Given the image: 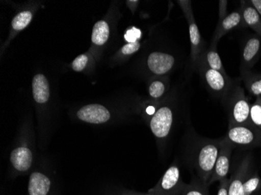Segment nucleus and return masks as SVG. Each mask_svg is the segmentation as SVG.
<instances>
[{
  "label": "nucleus",
  "instance_id": "f8f14e48",
  "mask_svg": "<svg viewBox=\"0 0 261 195\" xmlns=\"http://www.w3.org/2000/svg\"><path fill=\"white\" fill-rule=\"evenodd\" d=\"M243 20L242 10H236L228 14L222 20L218 22L214 36H213L211 45H217L218 41L231 31L239 27H246Z\"/></svg>",
  "mask_w": 261,
  "mask_h": 195
},
{
  "label": "nucleus",
  "instance_id": "4be33fe9",
  "mask_svg": "<svg viewBox=\"0 0 261 195\" xmlns=\"http://www.w3.org/2000/svg\"><path fill=\"white\" fill-rule=\"evenodd\" d=\"M32 18V14L30 11L21 12L14 17L12 21V27L16 31L23 30L30 23Z\"/></svg>",
  "mask_w": 261,
  "mask_h": 195
},
{
  "label": "nucleus",
  "instance_id": "0eeeda50",
  "mask_svg": "<svg viewBox=\"0 0 261 195\" xmlns=\"http://www.w3.org/2000/svg\"><path fill=\"white\" fill-rule=\"evenodd\" d=\"M174 124V111L168 105L160 107L149 120V128L158 140L168 138Z\"/></svg>",
  "mask_w": 261,
  "mask_h": 195
},
{
  "label": "nucleus",
  "instance_id": "a211bd4d",
  "mask_svg": "<svg viewBox=\"0 0 261 195\" xmlns=\"http://www.w3.org/2000/svg\"><path fill=\"white\" fill-rule=\"evenodd\" d=\"M203 62L210 68L220 72L223 75L228 77L224 66L221 62V57L217 51V45H211L209 48L203 51L199 59V62Z\"/></svg>",
  "mask_w": 261,
  "mask_h": 195
},
{
  "label": "nucleus",
  "instance_id": "a878e982",
  "mask_svg": "<svg viewBox=\"0 0 261 195\" xmlns=\"http://www.w3.org/2000/svg\"><path fill=\"white\" fill-rule=\"evenodd\" d=\"M88 60H89V58H88L87 55H84V54L79 55V57L74 60V62H73V70L77 72H80L84 70L85 67L87 65Z\"/></svg>",
  "mask_w": 261,
  "mask_h": 195
},
{
  "label": "nucleus",
  "instance_id": "6ab92c4d",
  "mask_svg": "<svg viewBox=\"0 0 261 195\" xmlns=\"http://www.w3.org/2000/svg\"><path fill=\"white\" fill-rule=\"evenodd\" d=\"M242 78L250 95L261 96V74H253L251 70H241Z\"/></svg>",
  "mask_w": 261,
  "mask_h": 195
},
{
  "label": "nucleus",
  "instance_id": "aec40b11",
  "mask_svg": "<svg viewBox=\"0 0 261 195\" xmlns=\"http://www.w3.org/2000/svg\"><path fill=\"white\" fill-rule=\"evenodd\" d=\"M110 35V27L104 20H100L94 25L92 41L95 45H102L108 42Z\"/></svg>",
  "mask_w": 261,
  "mask_h": 195
},
{
  "label": "nucleus",
  "instance_id": "dca6fc26",
  "mask_svg": "<svg viewBox=\"0 0 261 195\" xmlns=\"http://www.w3.org/2000/svg\"><path fill=\"white\" fill-rule=\"evenodd\" d=\"M241 10L246 27L253 29L261 37V17L250 1L244 2Z\"/></svg>",
  "mask_w": 261,
  "mask_h": 195
},
{
  "label": "nucleus",
  "instance_id": "6e6552de",
  "mask_svg": "<svg viewBox=\"0 0 261 195\" xmlns=\"http://www.w3.org/2000/svg\"><path fill=\"white\" fill-rule=\"evenodd\" d=\"M232 147V145L225 137L224 139H221L219 153H218L212 176L208 182V185L210 186L216 181L220 182L228 177Z\"/></svg>",
  "mask_w": 261,
  "mask_h": 195
},
{
  "label": "nucleus",
  "instance_id": "cd10ccee",
  "mask_svg": "<svg viewBox=\"0 0 261 195\" xmlns=\"http://www.w3.org/2000/svg\"><path fill=\"white\" fill-rule=\"evenodd\" d=\"M141 32L139 29H133L132 30L128 31L125 35L126 40L129 42H136L140 37Z\"/></svg>",
  "mask_w": 261,
  "mask_h": 195
},
{
  "label": "nucleus",
  "instance_id": "9b49d317",
  "mask_svg": "<svg viewBox=\"0 0 261 195\" xmlns=\"http://www.w3.org/2000/svg\"><path fill=\"white\" fill-rule=\"evenodd\" d=\"M261 53V39L253 35L248 38L242 49L241 70H250L255 65Z\"/></svg>",
  "mask_w": 261,
  "mask_h": 195
},
{
  "label": "nucleus",
  "instance_id": "9d476101",
  "mask_svg": "<svg viewBox=\"0 0 261 195\" xmlns=\"http://www.w3.org/2000/svg\"><path fill=\"white\" fill-rule=\"evenodd\" d=\"M76 115L81 121L92 124H105L111 118V112L99 104L85 105L77 111Z\"/></svg>",
  "mask_w": 261,
  "mask_h": 195
},
{
  "label": "nucleus",
  "instance_id": "c85d7f7f",
  "mask_svg": "<svg viewBox=\"0 0 261 195\" xmlns=\"http://www.w3.org/2000/svg\"><path fill=\"white\" fill-rule=\"evenodd\" d=\"M227 6H228V1H219L218 2V7H219V10H218V16H219V19H218V22L222 20L224 17L228 15L227 14Z\"/></svg>",
  "mask_w": 261,
  "mask_h": 195
},
{
  "label": "nucleus",
  "instance_id": "39448f33",
  "mask_svg": "<svg viewBox=\"0 0 261 195\" xmlns=\"http://www.w3.org/2000/svg\"><path fill=\"white\" fill-rule=\"evenodd\" d=\"M225 138L232 146L256 147L261 145V130L251 123L230 126Z\"/></svg>",
  "mask_w": 261,
  "mask_h": 195
},
{
  "label": "nucleus",
  "instance_id": "423d86ee",
  "mask_svg": "<svg viewBox=\"0 0 261 195\" xmlns=\"http://www.w3.org/2000/svg\"><path fill=\"white\" fill-rule=\"evenodd\" d=\"M181 173L177 165H172L166 170L162 178L148 193L152 195H181L185 186Z\"/></svg>",
  "mask_w": 261,
  "mask_h": 195
},
{
  "label": "nucleus",
  "instance_id": "f3484780",
  "mask_svg": "<svg viewBox=\"0 0 261 195\" xmlns=\"http://www.w3.org/2000/svg\"><path fill=\"white\" fill-rule=\"evenodd\" d=\"M32 92L35 102L43 104L49 100V82L42 74H37L32 80Z\"/></svg>",
  "mask_w": 261,
  "mask_h": 195
},
{
  "label": "nucleus",
  "instance_id": "ddd939ff",
  "mask_svg": "<svg viewBox=\"0 0 261 195\" xmlns=\"http://www.w3.org/2000/svg\"><path fill=\"white\" fill-rule=\"evenodd\" d=\"M33 159V152L25 145L17 146L10 153V163L17 174L29 172L32 168Z\"/></svg>",
  "mask_w": 261,
  "mask_h": 195
},
{
  "label": "nucleus",
  "instance_id": "bb28decb",
  "mask_svg": "<svg viewBox=\"0 0 261 195\" xmlns=\"http://www.w3.org/2000/svg\"><path fill=\"white\" fill-rule=\"evenodd\" d=\"M139 48H140V43H139V41L137 40L134 42H128L121 48V53L125 55H130L139 51Z\"/></svg>",
  "mask_w": 261,
  "mask_h": 195
},
{
  "label": "nucleus",
  "instance_id": "473e14b6",
  "mask_svg": "<svg viewBox=\"0 0 261 195\" xmlns=\"http://www.w3.org/2000/svg\"><path fill=\"white\" fill-rule=\"evenodd\" d=\"M117 195H121V194H120V193H118V194H117Z\"/></svg>",
  "mask_w": 261,
  "mask_h": 195
},
{
  "label": "nucleus",
  "instance_id": "f03ea898",
  "mask_svg": "<svg viewBox=\"0 0 261 195\" xmlns=\"http://www.w3.org/2000/svg\"><path fill=\"white\" fill-rule=\"evenodd\" d=\"M222 101L228 113V127L250 123L251 105L246 99L244 90L240 85L233 83Z\"/></svg>",
  "mask_w": 261,
  "mask_h": 195
},
{
  "label": "nucleus",
  "instance_id": "1a4fd4ad",
  "mask_svg": "<svg viewBox=\"0 0 261 195\" xmlns=\"http://www.w3.org/2000/svg\"><path fill=\"white\" fill-rule=\"evenodd\" d=\"M27 195H59V190L48 174L34 171L29 177Z\"/></svg>",
  "mask_w": 261,
  "mask_h": 195
},
{
  "label": "nucleus",
  "instance_id": "b1692460",
  "mask_svg": "<svg viewBox=\"0 0 261 195\" xmlns=\"http://www.w3.org/2000/svg\"><path fill=\"white\" fill-rule=\"evenodd\" d=\"M261 180L257 174H255L252 176H248L243 184V190L244 195H252L259 189L260 186Z\"/></svg>",
  "mask_w": 261,
  "mask_h": 195
},
{
  "label": "nucleus",
  "instance_id": "c756f323",
  "mask_svg": "<svg viewBox=\"0 0 261 195\" xmlns=\"http://www.w3.org/2000/svg\"><path fill=\"white\" fill-rule=\"evenodd\" d=\"M228 186H229V179L228 177L221 180L218 195H228Z\"/></svg>",
  "mask_w": 261,
  "mask_h": 195
},
{
  "label": "nucleus",
  "instance_id": "7ed1b4c3",
  "mask_svg": "<svg viewBox=\"0 0 261 195\" xmlns=\"http://www.w3.org/2000/svg\"><path fill=\"white\" fill-rule=\"evenodd\" d=\"M178 4L182 9L189 25V39L191 44L192 67L194 70H197L199 59L205 50L204 42L201 37L199 27L195 20L191 1H178Z\"/></svg>",
  "mask_w": 261,
  "mask_h": 195
},
{
  "label": "nucleus",
  "instance_id": "5701e85b",
  "mask_svg": "<svg viewBox=\"0 0 261 195\" xmlns=\"http://www.w3.org/2000/svg\"><path fill=\"white\" fill-rule=\"evenodd\" d=\"M250 123L261 130V96L256 97L254 103L250 108Z\"/></svg>",
  "mask_w": 261,
  "mask_h": 195
},
{
  "label": "nucleus",
  "instance_id": "2eb2a0df",
  "mask_svg": "<svg viewBox=\"0 0 261 195\" xmlns=\"http://www.w3.org/2000/svg\"><path fill=\"white\" fill-rule=\"evenodd\" d=\"M175 60L173 55L164 52H155L148 57L149 70L156 75L168 74L174 67Z\"/></svg>",
  "mask_w": 261,
  "mask_h": 195
},
{
  "label": "nucleus",
  "instance_id": "2f4dec72",
  "mask_svg": "<svg viewBox=\"0 0 261 195\" xmlns=\"http://www.w3.org/2000/svg\"><path fill=\"white\" fill-rule=\"evenodd\" d=\"M250 3L261 17V0H251Z\"/></svg>",
  "mask_w": 261,
  "mask_h": 195
},
{
  "label": "nucleus",
  "instance_id": "7c9ffc66",
  "mask_svg": "<svg viewBox=\"0 0 261 195\" xmlns=\"http://www.w3.org/2000/svg\"><path fill=\"white\" fill-rule=\"evenodd\" d=\"M121 195H152L150 193H141V192L136 191V190H128V189H123L119 191Z\"/></svg>",
  "mask_w": 261,
  "mask_h": 195
},
{
  "label": "nucleus",
  "instance_id": "412c9836",
  "mask_svg": "<svg viewBox=\"0 0 261 195\" xmlns=\"http://www.w3.org/2000/svg\"><path fill=\"white\" fill-rule=\"evenodd\" d=\"M209 185L199 178L193 179L190 184H186L181 195H209Z\"/></svg>",
  "mask_w": 261,
  "mask_h": 195
},
{
  "label": "nucleus",
  "instance_id": "f257e3e1",
  "mask_svg": "<svg viewBox=\"0 0 261 195\" xmlns=\"http://www.w3.org/2000/svg\"><path fill=\"white\" fill-rule=\"evenodd\" d=\"M221 141L203 139L196 145L193 152V168L198 178L207 184L216 163Z\"/></svg>",
  "mask_w": 261,
  "mask_h": 195
},
{
  "label": "nucleus",
  "instance_id": "393cba45",
  "mask_svg": "<svg viewBox=\"0 0 261 195\" xmlns=\"http://www.w3.org/2000/svg\"><path fill=\"white\" fill-rule=\"evenodd\" d=\"M166 92V85L161 80H153L149 86V96L152 99H160Z\"/></svg>",
  "mask_w": 261,
  "mask_h": 195
},
{
  "label": "nucleus",
  "instance_id": "4468645a",
  "mask_svg": "<svg viewBox=\"0 0 261 195\" xmlns=\"http://www.w3.org/2000/svg\"><path fill=\"white\" fill-rule=\"evenodd\" d=\"M250 167V156L245 157L230 177L228 195H244L243 184L249 176Z\"/></svg>",
  "mask_w": 261,
  "mask_h": 195
},
{
  "label": "nucleus",
  "instance_id": "20e7f679",
  "mask_svg": "<svg viewBox=\"0 0 261 195\" xmlns=\"http://www.w3.org/2000/svg\"><path fill=\"white\" fill-rule=\"evenodd\" d=\"M197 70L207 90L214 96L223 100L232 86L233 82L231 78L210 68L201 61L199 63Z\"/></svg>",
  "mask_w": 261,
  "mask_h": 195
}]
</instances>
